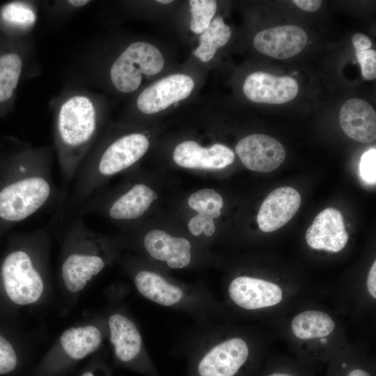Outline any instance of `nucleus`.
<instances>
[{
    "instance_id": "obj_17",
    "label": "nucleus",
    "mask_w": 376,
    "mask_h": 376,
    "mask_svg": "<svg viewBox=\"0 0 376 376\" xmlns=\"http://www.w3.org/2000/svg\"><path fill=\"white\" fill-rule=\"evenodd\" d=\"M157 198V194L144 184L132 185L108 204L107 215L113 220H132L141 217Z\"/></svg>"
},
{
    "instance_id": "obj_11",
    "label": "nucleus",
    "mask_w": 376,
    "mask_h": 376,
    "mask_svg": "<svg viewBox=\"0 0 376 376\" xmlns=\"http://www.w3.org/2000/svg\"><path fill=\"white\" fill-rule=\"evenodd\" d=\"M306 43V33L295 25L263 30L253 39V45L257 51L279 59L288 58L298 54Z\"/></svg>"
},
{
    "instance_id": "obj_30",
    "label": "nucleus",
    "mask_w": 376,
    "mask_h": 376,
    "mask_svg": "<svg viewBox=\"0 0 376 376\" xmlns=\"http://www.w3.org/2000/svg\"><path fill=\"white\" fill-rule=\"evenodd\" d=\"M352 41L356 52L370 49L372 47V42L369 38L361 33H355L352 36Z\"/></svg>"
},
{
    "instance_id": "obj_29",
    "label": "nucleus",
    "mask_w": 376,
    "mask_h": 376,
    "mask_svg": "<svg viewBox=\"0 0 376 376\" xmlns=\"http://www.w3.org/2000/svg\"><path fill=\"white\" fill-rule=\"evenodd\" d=\"M356 56L361 68L362 75L368 80L376 78V52L367 49L356 52Z\"/></svg>"
},
{
    "instance_id": "obj_7",
    "label": "nucleus",
    "mask_w": 376,
    "mask_h": 376,
    "mask_svg": "<svg viewBox=\"0 0 376 376\" xmlns=\"http://www.w3.org/2000/svg\"><path fill=\"white\" fill-rule=\"evenodd\" d=\"M228 295L240 308L255 311L279 304L283 299V290L278 284L247 276L235 278L229 284Z\"/></svg>"
},
{
    "instance_id": "obj_36",
    "label": "nucleus",
    "mask_w": 376,
    "mask_h": 376,
    "mask_svg": "<svg viewBox=\"0 0 376 376\" xmlns=\"http://www.w3.org/2000/svg\"><path fill=\"white\" fill-rule=\"evenodd\" d=\"M82 376H93V375L90 372H87V373H84Z\"/></svg>"
},
{
    "instance_id": "obj_31",
    "label": "nucleus",
    "mask_w": 376,
    "mask_h": 376,
    "mask_svg": "<svg viewBox=\"0 0 376 376\" xmlns=\"http://www.w3.org/2000/svg\"><path fill=\"white\" fill-rule=\"evenodd\" d=\"M367 290L369 295L374 299H376V262L374 261L367 276L366 281Z\"/></svg>"
},
{
    "instance_id": "obj_8",
    "label": "nucleus",
    "mask_w": 376,
    "mask_h": 376,
    "mask_svg": "<svg viewBox=\"0 0 376 376\" xmlns=\"http://www.w3.org/2000/svg\"><path fill=\"white\" fill-rule=\"evenodd\" d=\"M249 347L242 338L224 340L207 351L198 365L199 376H234L246 363Z\"/></svg>"
},
{
    "instance_id": "obj_4",
    "label": "nucleus",
    "mask_w": 376,
    "mask_h": 376,
    "mask_svg": "<svg viewBox=\"0 0 376 376\" xmlns=\"http://www.w3.org/2000/svg\"><path fill=\"white\" fill-rule=\"evenodd\" d=\"M164 65V58L155 46L146 42H134L112 63L109 79L118 91L130 93L139 88L143 74L156 75Z\"/></svg>"
},
{
    "instance_id": "obj_19",
    "label": "nucleus",
    "mask_w": 376,
    "mask_h": 376,
    "mask_svg": "<svg viewBox=\"0 0 376 376\" xmlns=\"http://www.w3.org/2000/svg\"><path fill=\"white\" fill-rule=\"evenodd\" d=\"M134 283L142 296L159 305L173 306L180 304L185 297L180 288L150 271L139 272L134 277Z\"/></svg>"
},
{
    "instance_id": "obj_13",
    "label": "nucleus",
    "mask_w": 376,
    "mask_h": 376,
    "mask_svg": "<svg viewBox=\"0 0 376 376\" xmlns=\"http://www.w3.org/2000/svg\"><path fill=\"white\" fill-rule=\"evenodd\" d=\"M299 193L292 187H281L272 191L261 204L257 222L260 229L273 232L286 224L301 205Z\"/></svg>"
},
{
    "instance_id": "obj_34",
    "label": "nucleus",
    "mask_w": 376,
    "mask_h": 376,
    "mask_svg": "<svg viewBox=\"0 0 376 376\" xmlns=\"http://www.w3.org/2000/svg\"><path fill=\"white\" fill-rule=\"evenodd\" d=\"M267 376H292V375L288 373H274Z\"/></svg>"
},
{
    "instance_id": "obj_18",
    "label": "nucleus",
    "mask_w": 376,
    "mask_h": 376,
    "mask_svg": "<svg viewBox=\"0 0 376 376\" xmlns=\"http://www.w3.org/2000/svg\"><path fill=\"white\" fill-rule=\"evenodd\" d=\"M110 340L116 357L128 362L138 356L142 348V337L135 324L126 316L115 313L109 319Z\"/></svg>"
},
{
    "instance_id": "obj_32",
    "label": "nucleus",
    "mask_w": 376,
    "mask_h": 376,
    "mask_svg": "<svg viewBox=\"0 0 376 376\" xmlns=\"http://www.w3.org/2000/svg\"><path fill=\"white\" fill-rule=\"evenodd\" d=\"M292 2L301 9L307 12H313L320 8L322 1L320 0H294Z\"/></svg>"
},
{
    "instance_id": "obj_5",
    "label": "nucleus",
    "mask_w": 376,
    "mask_h": 376,
    "mask_svg": "<svg viewBox=\"0 0 376 376\" xmlns=\"http://www.w3.org/2000/svg\"><path fill=\"white\" fill-rule=\"evenodd\" d=\"M1 275L8 297L15 304L26 305L39 299L44 283L33 255L26 249L10 252L4 259Z\"/></svg>"
},
{
    "instance_id": "obj_25",
    "label": "nucleus",
    "mask_w": 376,
    "mask_h": 376,
    "mask_svg": "<svg viewBox=\"0 0 376 376\" xmlns=\"http://www.w3.org/2000/svg\"><path fill=\"white\" fill-rule=\"evenodd\" d=\"M188 205L198 214L213 219L221 214L224 201L221 196L214 189H203L190 195Z\"/></svg>"
},
{
    "instance_id": "obj_6",
    "label": "nucleus",
    "mask_w": 376,
    "mask_h": 376,
    "mask_svg": "<svg viewBox=\"0 0 376 376\" xmlns=\"http://www.w3.org/2000/svg\"><path fill=\"white\" fill-rule=\"evenodd\" d=\"M194 87V80L187 75H169L146 88L137 97L136 107L146 114L159 112L187 98Z\"/></svg>"
},
{
    "instance_id": "obj_14",
    "label": "nucleus",
    "mask_w": 376,
    "mask_h": 376,
    "mask_svg": "<svg viewBox=\"0 0 376 376\" xmlns=\"http://www.w3.org/2000/svg\"><path fill=\"white\" fill-rule=\"evenodd\" d=\"M173 158L177 165L184 168L221 169L234 162L235 153L223 144L203 148L194 141H185L175 147Z\"/></svg>"
},
{
    "instance_id": "obj_26",
    "label": "nucleus",
    "mask_w": 376,
    "mask_h": 376,
    "mask_svg": "<svg viewBox=\"0 0 376 376\" xmlns=\"http://www.w3.org/2000/svg\"><path fill=\"white\" fill-rule=\"evenodd\" d=\"M191 30L197 34L203 33L209 26L216 13L217 1L213 0H191Z\"/></svg>"
},
{
    "instance_id": "obj_28",
    "label": "nucleus",
    "mask_w": 376,
    "mask_h": 376,
    "mask_svg": "<svg viewBox=\"0 0 376 376\" xmlns=\"http://www.w3.org/2000/svg\"><path fill=\"white\" fill-rule=\"evenodd\" d=\"M17 365V356L11 344L0 335V375L13 370Z\"/></svg>"
},
{
    "instance_id": "obj_9",
    "label": "nucleus",
    "mask_w": 376,
    "mask_h": 376,
    "mask_svg": "<svg viewBox=\"0 0 376 376\" xmlns=\"http://www.w3.org/2000/svg\"><path fill=\"white\" fill-rule=\"evenodd\" d=\"M235 152L245 167L257 172L272 171L285 158V148L279 141L260 134L242 139L235 146Z\"/></svg>"
},
{
    "instance_id": "obj_2",
    "label": "nucleus",
    "mask_w": 376,
    "mask_h": 376,
    "mask_svg": "<svg viewBox=\"0 0 376 376\" xmlns=\"http://www.w3.org/2000/svg\"><path fill=\"white\" fill-rule=\"evenodd\" d=\"M53 146L24 148L15 158L10 179L0 188V220L17 223L57 199L61 192L52 175Z\"/></svg>"
},
{
    "instance_id": "obj_22",
    "label": "nucleus",
    "mask_w": 376,
    "mask_h": 376,
    "mask_svg": "<svg viewBox=\"0 0 376 376\" xmlns=\"http://www.w3.org/2000/svg\"><path fill=\"white\" fill-rule=\"evenodd\" d=\"M231 36L230 28L218 16L212 20L208 28L201 33L199 45L194 55L203 62L210 61L217 49L224 46Z\"/></svg>"
},
{
    "instance_id": "obj_1",
    "label": "nucleus",
    "mask_w": 376,
    "mask_h": 376,
    "mask_svg": "<svg viewBox=\"0 0 376 376\" xmlns=\"http://www.w3.org/2000/svg\"><path fill=\"white\" fill-rule=\"evenodd\" d=\"M54 151L66 185L94 146L100 124V109L88 89L70 86L52 103Z\"/></svg>"
},
{
    "instance_id": "obj_27",
    "label": "nucleus",
    "mask_w": 376,
    "mask_h": 376,
    "mask_svg": "<svg viewBox=\"0 0 376 376\" xmlns=\"http://www.w3.org/2000/svg\"><path fill=\"white\" fill-rule=\"evenodd\" d=\"M376 149L372 148L365 152L360 160L359 173L361 179L369 185L376 182Z\"/></svg>"
},
{
    "instance_id": "obj_15",
    "label": "nucleus",
    "mask_w": 376,
    "mask_h": 376,
    "mask_svg": "<svg viewBox=\"0 0 376 376\" xmlns=\"http://www.w3.org/2000/svg\"><path fill=\"white\" fill-rule=\"evenodd\" d=\"M340 124L347 136L360 143H371L376 139V113L367 102L351 98L342 106Z\"/></svg>"
},
{
    "instance_id": "obj_24",
    "label": "nucleus",
    "mask_w": 376,
    "mask_h": 376,
    "mask_svg": "<svg viewBox=\"0 0 376 376\" xmlns=\"http://www.w3.org/2000/svg\"><path fill=\"white\" fill-rule=\"evenodd\" d=\"M24 66V58L18 52L0 55V103L8 101L13 96Z\"/></svg>"
},
{
    "instance_id": "obj_16",
    "label": "nucleus",
    "mask_w": 376,
    "mask_h": 376,
    "mask_svg": "<svg viewBox=\"0 0 376 376\" xmlns=\"http://www.w3.org/2000/svg\"><path fill=\"white\" fill-rule=\"evenodd\" d=\"M143 244L152 258L166 262L172 269H182L190 263L191 246L185 238L171 236L162 230H152L145 235Z\"/></svg>"
},
{
    "instance_id": "obj_3",
    "label": "nucleus",
    "mask_w": 376,
    "mask_h": 376,
    "mask_svg": "<svg viewBox=\"0 0 376 376\" xmlns=\"http://www.w3.org/2000/svg\"><path fill=\"white\" fill-rule=\"evenodd\" d=\"M67 240L73 246L61 265L64 284L70 292L83 289L88 281L105 266L104 258L88 249L94 236L84 224L82 217H76L68 226Z\"/></svg>"
},
{
    "instance_id": "obj_10",
    "label": "nucleus",
    "mask_w": 376,
    "mask_h": 376,
    "mask_svg": "<svg viewBox=\"0 0 376 376\" xmlns=\"http://www.w3.org/2000/svg\"><path fill=\"white\" fill-rule=\"evenodd\" d=\"M243 91L251 101L279 104L293 100L298 93L299 86L291 77L256 72L246 78Z\"/></svg>"
},
{
    "instance_id": "obj_20",
    "label": "nucleus",
    "mask_w": 376,
    "mask_h": 376,
    "mask_svg": "<svg viewBox=\"0 0 376 376\" xmlns=\"http://www.w3.org/2000/svg\"><path fill=\"white\" fill-rule=\"evenodd\" d=\"M335 327V322L329 314L317 310L299 313L290 323L293 335L302 340L327 337L334 331Z\"/></svg>"
},
{
    "instance_id": "obj_35",
    "label": "nucleus",
    "mask_w": 376,
    "mask_h": 376,
    "mask_svg": "<svg viewBox=\"0 0 376 376\" xmlns=\"http://www.w3.org/2000/svg\"><path fill=\"white\" fill-rule=\"evenodd\" d=\"M157 1L160 3H164V4L173 2V1H171V0H159V1Z\"/></svg>"
},
{
    "instance_id": "obj_12",
    "label": "nucleus",
    "mask_w": 376,
    "mask_h": 376,
    "mask_svg": "<svg viewBox=\"0 0 376 376\" xmlns=\"http://www.w3.org/2000/svg\"><path fill=\"white\" fill-rule=\"evenodd\" d=\"M306 240L317 250L336 253L344 249L348 235L341 213L332 207L321 211L308 228Z\"/></svg>"
},
{
    "instance_id": "obj_33",
    "label": "nucleus",
    "mask_w": 376,
    "mask_h": 376,
    "mask_svg": "<svg viewBox=\"0 0 376 376\" xmlns=\"http://www.w3.org/2000/svg\"><path fill=\"white\" fill-rule=\"evenodd\" d=\"M347 376H371L366 370L361 368H355L351 370Z\"/></svg>"
},
{
    "instance_id": "obj_21",
    "label": "nucleus",
    "mask_w": 376,
    "mask_h": 376,
    "mask_svg": "<svg viewBox=\"0 0 376 376\" xmlns=\"http://www.w3.org/2000/svg\"><path fill=\"white\" fill-rule=\"evenodd\" d=\"M100 331L95 326L70 328L62 334L60 343L65 353L81 359L95 352L102 343Z\"/></svg>"
},
{
    "instance_id": "obj_23",
    "label": "nucleus",
    "mask_w": 376,
    "mask_h": 376,
    "mask_svg": "<svg viewBox=\"0 0 376 376\" xmlns=\"http://www.w3.org/2000/svg\"><path fill=\"white\" fill-rule=\"evenodd\" d=\"M0 18L6 26L14 29L16 33L26 34L31 32L36 23V7L31 2H10L1 8Z\"/></svg>"
}]
</instances>
